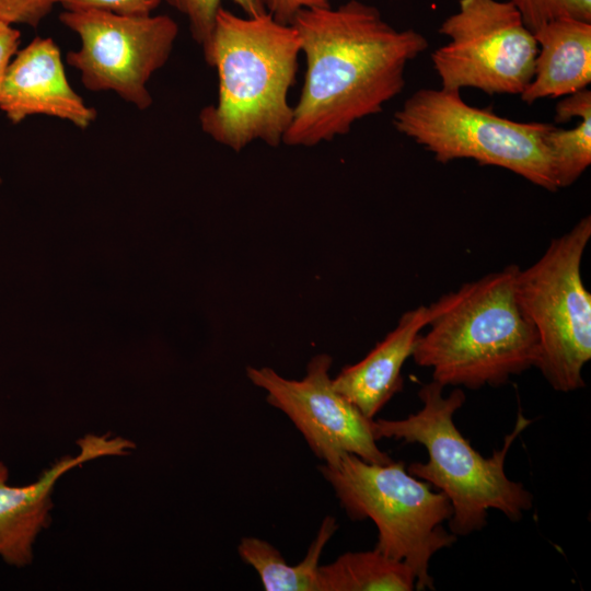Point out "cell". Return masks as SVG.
I'll return each instance as SVG.
<instances>
[{"mask_svg":"<svg viewBox=\"0 0 591 591\" xmlns=\"http://www.w3.org/2000/svg\"><path fill=\"white\" fill-rule=\"evenodd\" d=\"M162 0H58L63 10H96L118 15H150Z\"/></svg>","mask_w":591,"mask_h":591,"instance_id":"ffe728a7","label":"cell"},{"mask_svg":"<svg viewBox=\"0 0 591 591\" xmlns=\"http://www.w3.org/2000/svg\"><path fill=\"white\" fill-rule=\"evenodd\" d=\"M202 51L217 71L218 95L199 113L201 130L236 152L254 141L282 143L301 54L292 25L269 13L240 16L222 7Z\"/></svg>","mask_w":591,"mask_h":591,"instance_id":"7a4b0ae2","label":"cell"},{"mask_svg":"<svg viewBox=\"0 0 591 591\" xmlns=\"http://www.w3.org/2000/svg\"><path fill=\"white\" fill-rule=\"evenodd\" d=\"M58 0H0V21L36 27Z\"/></svg>","mask_w":591,"mask_h":591,"instance_id":"44dd1931","label":"cell"},{"mask_svg":"<svg viewBox=\"0 0 591 591\" xmlns=\"http://www.w3.org/2000/svg\"><path fill=\"white\" fill-rule=\"evenodd\" d=\"M590 239L591 217L584 216L515 277L518 303L538 339L535 368L564 393L584 386L591 359V294L581 275Z\"/></svg>","mask_w":591,"mask_h":591,"instance_id":"52a82bcc","label":"cell"},{"mask_svg":"<svg viewBox=\"0 0 591 591\" xmlns=\"http://www.w3.org/2000/svg\"><path fill=\"white\" fill-rule=\"evenodd\" d=\"M532 32L557 19L591 22V0H510Z\"/></svg>","mask_w":591,"mask_h":591,"instance_id":"d6986e66","label":"cell"},{"mask_svg":"<svg viewBox=\"0 0 591 591\" xmlns=\"http://www.w3.org/2000/svg\"><path fill=\"white\" fill-rule=\"evenodd\" d=\"M188 21L193 39L204 47L212 34L216 19L224 0H166ZM235 3L245 15L256 16L267 13L263 0H229Z\"/></svg>","mask_w":591,"mask_h":591,"instance_id":"ac0fdd59","label":"cell"},{"mask_svg":"<svg viewBox=\"0 0 591 591\" xmlns=\"http://www.w3.org/2000/svg\"><path fill=\"white\" fill-rule=\"evenodd\" d=\"M306 70L283 142L315 147L382 112L405 86L407 65L428 48L414 28L398 30L359 0L303 10L291 22Z\"/></svg>","mask_w":591,"mask_h":591,"instance_id":"6da1fadb","label":"cell"},{"mask_svg":"<svg viewBox=\"0 0 591 591\" xmlns=\"http://www.w3.org/2000/svg\"><path fill=\"white\" fill-rule=\"evenodd\" d=\"M537 43L534 72L521 100L567 96L591 82V22L561 18L533 33Z\"/></svg>","mask_w":591,"mask_h":591,"instance_id":"5bb4252c","label":"cell"},{"mask_svg":"<svg viewBox=\"0 0 591 591\" xmlns=\"http://www.w3.org/2000/svg\"><path fill=\"white\" fill-rule=\"evenodd\" d=\"M20 32L12 25L0 21V85L5 70L20 45Z\"/></svg>","mask_w":591,"mask_h":591,"instance_id":"603a6c76","label":"cell"},{"mask_svg":"<svg viewBox=\"0 0 591 591\" xmlns=\"http://www.w3.org/2000/svg\"><path fill=\"white\" fill-rule=\"evenodd\" d=\"M332 362L329 355L314 356L301 380L286 379L268 367H247L246 375L266 392L268 404L287 415L324 464L333 465L346 453L371 463L393 461L379 449L372 419L334 387Z\"/></svg>","mask_w":591,"mask_h":591,"instance_id":"30bf717a","label":"cell"},{"mask_svg":"<svg viewBox=\"0 0 591 591\" xmlns=\"http://www.w3.org/2000/svg\"><path fill=\"white\" fill-rule=\"evenodd\" d=\"M59 21L80 38L66 60L88 90L114 92L140 111L151 106L148 83L169 60L178 35L172 18L65 10Z\"/></svg>","mask_w":591,"mask_h":591,"instance_id":"9c48e42d","label":"cell"},{"mask_svg":"<svg viewBox=\"0 0 591 591\" xmlns=\"http://www.w3.org/2000/svg\"><path fill=\"white\" fill-rule=\"evenodd\" d=\"M78 444L80 452L76 456L58 459L25 486H10L8 466L0 461V558L5 564L23 568L32 563L35 541L50 523L53 489L65 473L101 456L127 455L136 447L109 434H86Z\"/></svg>","mask_w":591,"mask_h":591,"instance_id":"8fae6325","label":"cell"},{"mask_svg":"<svg viewBox=\"0 0 591 591\" xmlns=\"http://www.w3.org/2000/svg\"><path fill=\"white\" fill-rule=\"evenodd\" d=\"M518 265H508L428 306V331L413 350L419 366L431 369L442 386L498 387L536 366L538 339L515 296Z\"/></svg>","mask_w":591,"mask_h":591,"instance_id":"3957f363","label":"cell"},{"mask_svg":"<svg viewBox=\"0 0 591 591\" xmlns=\"http://www.w3.org/2000/svg\"><path fill=\"white\" fill-rule=\"evenodd\" d=\"M444 386L431 381L418 391L419 410L404 419H372L376 440L382 438L419 443L428 453L427 462L406 466L409 474L444 493L452 506L450 532L456 536L482 530L489 509L518 521L533 506V495L522 483L511 480L505 462L514 440L532 420L521 410L503 444L491 456H483L462 436L454 424V414L463 406L465 394L455 387L448 396Z\"/></svg>","mask_w":591,"mask_h":591,"instance_id":"277c9868","label":"cell"},{"mask_svg":"<svg viewBox=\"0 0 591 591\" xmlns=\"http://www.w3.org/2000/svg\"><path fill=\"white\" fill-rule=\"evenodd\" d=\"M438 32L449 38L431 54L442 89L521 95L530 84L537 43L510 0H460Z\"/></svg>","mask_w":591,"mask_h":591,"instance_id":"ba28073f","label":"cell"},{"mask_svg":"<svg viewBox=\"0 0 591 591\" xmlns=\"http://www.w3.org/2000/svg\"><path fill=\"white\" fill-rule=\"evenodd\" d=\"M2 179L0 178V184H1Z\"/></svg>","mask_w":591,"mask_h":591,"instance_id":"cb8c5ba5","label":"cell"},{"mask_svg":"<svg viewBox=\"0 0 591 591\" xmlns=\"http://www.w3.org/2000/svg\"><path fill=\"white\" fill-rule=\"evenodd\" d=\"M320 591H410L416 576L404 561L376 548L347 552L318 570Z\"/></svg>","mask_w":591,"mask_h":591,"instance_id":"2e32d148","label":"cell"},{"mask_svg":"<svg viewBox=\"0 0 591 591\" xmlns=\"http://www.w3.org/2000/svg\"><path fill=\"white\" fill-rule=\"evenodd\" d=\"M572 117L580 121L571 129L551 125L545 134L558 189L573 184L591 164V91L580 90L556 105L555 121Z\"/></svg>","mask_w":591,"mask_h":591,"instance_id":"e0dca14e","label":"cell"},{"mask_svg":"<svg viewBox=\"0 0 591 591\" xmlns=\"http://www.w3.org/2000/svg\"><path fill=\"white\" fill-rule=\"evenodd\" d=\"M428 322V306L406 311L369 354L333 378L334 387L366 417H373L403 389L402 369Z\"/></svg>","mask_w":591,"mask_h":591,"instance_id":"4fadbf2b","label":"cell"},{"mask_svg":"<svg viewBox=\"0 0 591 591\" xmlns=\"http://www.w3.org/2000/svg\"><path fill=\"white\" fill-rule=\"evenodd\" d=\"M263 3L276 21L291 24L299 12L329 7L331 0H263Z\"/></svg>","mask_w":591,"mask_h":591,"instance_id":"7402d4cb","label":"cell"},{"mask_svg":"<svg viewBox=\"0 0 591 591\" xmlns=\"http://www.w3.org/2000/svg\"><path fill=\"white\" fill-rule=\"evenodd\" d=\"M0 111L12 124L46 115L80 129L97 116L71 88L60 49L50 37H35L13 56L0 85Z\"/></svg>","mask_w":591,"mask_h":591,"instance_id":"7c38bea8","label":"cell"},{"mask_svg":"<svg viewBox=\"0 0 591 591\" xmlns=\"http://www.w3.org/2000/svg\"><path fill=\"white\" fill-rule=\"evenodd\" d=\"M336 530L335 518L325 517L305 557L296 566L288 565L270 543L254 536L243 537L237 553L256 570L266 591H320V559Z\"/></svg>","mask_w":591,"mask_h":591,"instance_id":"9a60e30c","label":"cell"},{"mask_svg":"<svg viewBox=\"0 0 591 591\" xmlns=\"http://www.w3.org/2000/svg\"><path fill=\"white\" fill-rule=\"evenodd\" d=\"M395 129L440 163L472 159L558 189L545 134L551 124L521 123L471 106L459 91L420 89L393 116Z\"/></svg>","mask_w":591,"mask_h":591,"instance_id":"8992f818","label":"cell"},{"mask_svg":"<svg viewBox=\"0 0 591 591\" xmlns=\"http://www.w3.org/2000/svg\"><path fill=\"white\" fill-rule=\"evenodd\" d=\"M320 472L350 519L373 521L374 548L407 564L415 589L433 590L430 560L457 540L443 526L452 515L447 495L409 474L404 462L371 463L346 453L333 465L323 463Z\"/></svg>","mask_w":591,"mask_h":591,"instance_id":"5b68a950","label":"cell"}]
</instances>
